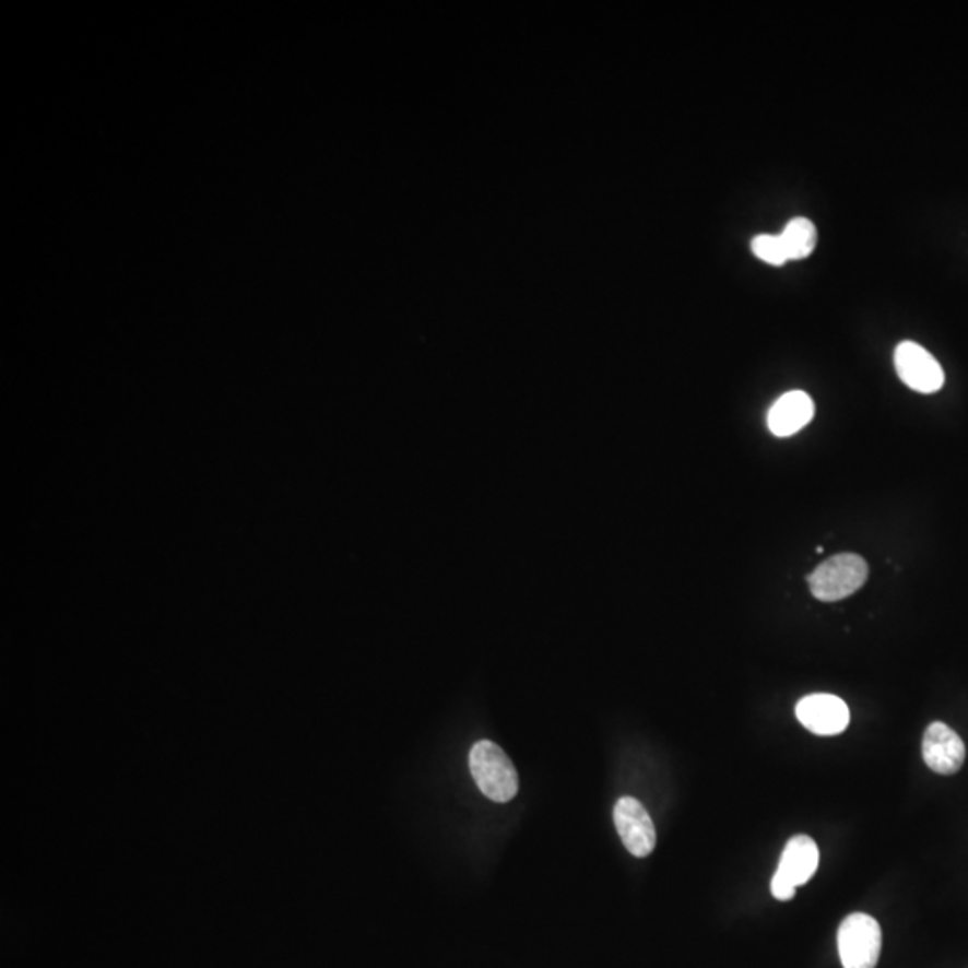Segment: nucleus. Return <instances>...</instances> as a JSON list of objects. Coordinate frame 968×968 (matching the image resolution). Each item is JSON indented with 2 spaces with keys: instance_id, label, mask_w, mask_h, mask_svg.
I'll return each instance as SVG.
<instances>
[{
  "instance_id": "obj_1",
  "label": "nucleus",
  "mask_w": 968,
  "mask_h": 968,
  "mask_svg": "<svg viewBox=\"0 0 968 968\" xmlns=\"http://www.w3.org/2000/svg\"><path fill=\"white\" fill-rule=\"evenodd\" d=\"M469 764L475 784L492 802L506 804L519 793V774L499 744L492 741L475 743Z\"/></svg>"
},
{
  "instance_id": "obj_2",
  "label": "nucleus",
  "mask_w": 968,
  "mask_h": 968,
  "mask_svg": "<svg viewBox=\"0 0 968 968\" xmlns=\"http://www.w3.org/2000/svg\"><path fill=\"white\" fill-rule=\"evenodd\" d=\"M869 578V564L852 553L836 554L807 576L808 589L816 600L833 603L858 592Z\"/></svg>"
},
{
  "instance_id": "obj_3",
  "label": "nucleus",
  "mask_w": 968,
  "mask_h": 968,
  "mask_svg": "<svg viewBox=\"0 0 968 968\" xmlns=\"http://www.w3.org/2000/svg\"><path fill=\"white\" fill-rule=\"evenodd\" d=\"M819 864L818 845L805 834L793 836L786 843L780 855L779 866L771 878V894L775 899L788 902L793 899L799 886L807 884L816 874Z\"/></svg>"
},
{
  "instance_id": "obj_4",
  "label": "nucleus",
  "mask_w": 968,
  "mask_h": 968,
  "mask_svg": "<svg viewBox=\"0 0 968 968\" xmlns=\"http://www.w3.org/2000/svg\"><path fill=\"white\" fill-rule=\"evenodd\" d=\"M881 945V925L870 914H849L839 925L838 951L843 968L877 967Z\"/></svg>"
},
{
  "instance_id": "obj_5",
  "label": "nucleus",
  "mask_w": 968,
  "mask_h": 968,
  "mask_svg": "<svg viewBox=\"0 0 968 968\" xmlns=\"http://www.w3.org/2000/svg\"><path fill=\"white\" fill-rule=\"evenodd\" d=\"M895 369L904 385L919 393L931 394L942 390L944 368L934 355L914 341H902L895 349Z\"/></svg>"
},
{
  "instance_id": "obj_6",
  "label": "nucleus",
  "mask_w": 968,
  "mask_h": 968,
  "mask_svg": "<svg viewBox=\"0 0 968 968\" xmlns=\"http://www.w3.org/2000/svg\"><path fill=\"white\" fill-rule=\"evenodd\" d=\"M615 829L624 847L635 858H648L657 845L653 819L645 805L631 796H623L614 808Z\"/></svg>"
},
{
  "instance_id": "obj_7",
  "label": "nucleus",
  "mask_w": 968,
  "mask_h": 968,
  "mask_svg": "<svg viewBox=\"0 0 968 968\" xmlns=\"http://www.w3.org/2000/svg\"><path fill=\"white\" fill-rule=\"evenodd\" d=\"M796 718L813 734L838 735L849 727L850 710L834 694H811L796 705Z\"/></svg>"
},
{
  "instance_id": "obj_8",
  "label": "nucleus",
  "mask_w": 968,
  "mask_h": 968,
  "mask_svg": "<svg viewBox=\"0 0 968 968\" xmlns=\"http://www.w3.org/2000/svg\"><path fill=\"white\" fill-rule=\"evenodd\" d=\"M922 755L923 763L934 774L954 775L964 766L967 752L964 741L951 727L942 721H934L923 734Z\"/></svg>"
},
{
  "instance_id": "obj_9",
  "label": "nucleus",
  "mask_w": 968,
  "mask_h": 968,
  "mask_svg": "<svg viewBox=\"0 0 968 968\" xmlns=\"http://www.w3.org/2000/svg\"><path fill=\"white\" fill-rule=\"evenodd\" d=\"M814 402L804 391L782 394L768 413V427L775 436L788 438L804 429L813 420Z\"/></svg>"
},
{
  "instance_id": "obj_10",
  "label": "nucleus",
  "mask_w": 968,
  "mask_h": 968,
  "mask_svg": "<svg viewBox=\"0 0 968 968\" xmlns=\"http://www.w3.org/2000/svg\"><path fill=\"white\" fill-rule=\"evenodd\" d=\"M780 239L784 245L788 259L800 260L813 253L816 243H818V232H816V226L805 217H794L786 225L784 232L780 234Z\"/></svg>"
},
{
  "instance_id": "obj_11",
  "label": "nucleus",
  "mask_w": 968,
  "mask_h": 968,
  "mask_svg": "<svg viewBox=\"0 0 968 968\" xmlns=\"http://www.w3.org/2000/svg\"><path fill=\"white\" fill-rule=\"evenodd\" d=\"M752 251L757 259L771 265H782L789 260L780 235H757L752 240Z\"/></svg>"
}]
</instances>
